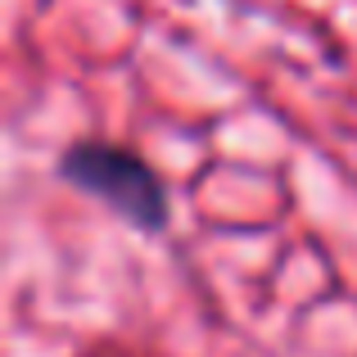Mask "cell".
I'll use <instances>...</instances> for the list:
<instances>
[{"label":"cell","instance_id":"1","mask_svg":"<svg viewBox=\"0 0 357 357\" xmlns=\"http://www.w3.org/2000/svg\"><path fill=\"white\" fill-rule=\"evenodd\" d=\"M59 176L68 185H77L82 195L100 199L114 218L131 222L136 231H163L167 218H172L163 181L131 149L105 145V140H77L73 149H63Z\"/></svg>","mask_w":357,"mask_h":357}]
</instances>
